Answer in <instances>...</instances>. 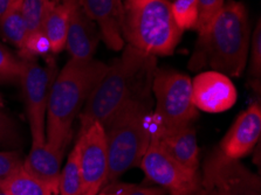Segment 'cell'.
<instances>
[{
    "mask_svg": "<svg viewBox=\"0 0 261 195\" xmlns=\"http://www.w3.org/2000/svg\"><path fill=\"white\" fill-rule=\"evenodd\" d=\"M251 27L246 6L227 2L199 34L189 60L191 71L211 69L231 77H239L246 67L250 50Z\"/></svg>",
    "mask_w": 261,
    "mask_h": 195,
    "instance_id": "1",
    "label": "cell"
},
{
    "mask_svg": "<svg viewBox=\"0 0 261 195\" xmlns=\"http://www.w3.org/2000/svg\"><path fill=\"white\" fill-rule=\"evenodd\" d=\"M156 65V57L126 45L121 57L108 66L105 76L82 107L79 115V134L95 122L106 125L130 98L142 90L151 88Z\"/></svg>",
    "mask_w": 261,
    "mask_h": 195,
    "instance_id": "2",
    "label": "cell"
},
{
    "mask_svg": "<svg viewBox=\"0 0 261 195\" xmlns=\"http://www.w3.org/2000/svg\"><path fill=\"white\" fill-rule=\"evenodd\" d=\"M108 70L97 60L69 59L59 71L50 88L46 116V143L65 152L75 118L79 117L89 95Z\"/></svg>",
    "mask_w": 261,
    "mask_h": 195,
    "instance_id": "3",
    "label": "cell"
},
{
    "mask_svg": "<svg viewBox=\"0 0 261 195\" xmlns=\"http://www.w3.org/2000/svg\"><path fill=\"white\" fill-rule=\"evenodd\" d=\"M150 107L151 88H146L130 98L103 125L109 160L106 185L140 166L155 132Z\"/></svg>",
    "mask_w": 261,
    "mask_h": 195,
    "instance_id": "4",
    "label": "cell"
},
{
    "mask_svg": "<svg viewBox=\"0 0 261 195\" xmlns=\"http://www.w3.org/2000/svg\"><path fill=\"white\" fill-rule=\"evenodd\" d=\"M122 33L134 48L168 57L177 48L183 31L176 25L169 0H125Z\"/></svg>",
    "mask_w": 261,
    "mask_h": 195,
    "instance_id": "5",
    "label": "cell"
},
{
    "mask_svg": "<svg viewBox=\"0 0 261 195\" xmlns=\"http://www.w3.org/2000/svg\"><path fill=\"white\" fill-rule=\"evenodd\" d=\"M151 90L156 98L152 114L155 130L189 125L199 117L192 101V79L169 69H156Z\"/></svg>",
    "mask_w": 261,
    "mask_h": 195,
    "instance_id": "6",
    "label": "cell"
},
{
    "mask_svg": "<svg viewBox=\"0 0 261 195\" xmlns=\"http://www.w3.org/2000/svg\"><path fill=\"white\" fill-rule=\"evenodd\" d=\"M21 59V58H20ZM59 73L53 60L41 66L37 59H21V85L29 118L32 146L46 144V116L50 88Z\"/></svg>",
    "mask_w": 261,
    "mask_h": 195,
    "instance_id": "7",
    "label": "cell"
},
{
    "mask_svg": "<svg viewBox=\"0 0 261 195\" xmlns=\"http://www.w3.org/2000/svg\"><path fill=\"white\" fill-rule=\"evenodd\" d=\"M145 180L167 190L170 195H200L201 177L198 171L179 164L162 149L156 137L151 142L140 162Z\"/></svg>",
    "mask_w": 261,
    "mask_h": 195,
    "instance_id": "8",
    "label": "cell"
},
{
    "mask_svg": "<svg viewBox=\"0 0 261 195\" xmlns=\"http://www.w3.org/2000/svg\"><path fill=\"white\" fill-rule=\"evenodd\" d=\"M200 195H252L261 190V180L239 160L225 157L217 149L206 158Z\"/></svg>",
    "mask_w": 261,
    "mask_h": 195,
    "instance_id": "9",
    "label": "cell"
},
{
    "mask_svg": "<svg viewBox=\"0 0 261 195\" xmlns=\"http://www.w3.org/2000/svg\"><path fill=\"white\" fill-rule=\"evenodd\" d=\"M82 195H95L103 188L109 170L108 147L102 124L93 123L85 132L79 134Z\"/></svg>",
    "mask_w": 261,
    "mask_h": 195,
    "instance_id": "10",
    "label": "cell"
},
{
    "mask_svg": "<svg viewBox=\"0 0 261 195\" xmlns=\"http://www.w3.org/2000/svg\"><path fill=\"white\" fill-rule=\"evenodd\" d=\"M238 93L226 75L215 70L203 71L192 79V101L198 110L218 114L236 104Z\"/></svg>",
    "mask_w": 261,
    "mask_h": 195,
    "instance_id": "11",
    "label": "cell"
},
{
    "mask_svg": "<svg viewBox=\"0 0 261 195\" xmlns=\"http://www.w3.org/2000/svg\"><path fill=\"white\" fill-rule=\"evenodd\" d=\"M261 133V107L254 102L241 113L230 131L221 141L218 150L225 157L239 159L248 156L254 149Z\"/></svg>",
    "mask_w": 261,
    "mask_h": 195,
    "instance_id": "12",
    "label": "cell"
},
{
    "mask_svg": "<svg viewBox=\"0 0 261 195\" xmlns=\"http://www.w3.org/2000/svg\"><path fill=\"white\" fill-rule=\"evenodd\" d=\"M85 13L96 23L101 39L109 49L120 51L125 45L122 0H79Z\"/></svg>",
    "mask_w": 261,
    "mask_h": 195,
    "instance_id": "13",
    "label": "cell"
},
{
    "mask_svg": "<svg viewBox=\"0 0 261 195\" xmlns=\"http://www.w3.org/2000/svg\"><path fill=\"white\" fill-rule=\"evenodd\" d=\"M101 40L100 30L85 13L79 0H70L69 25L66 48L70 59L92 60Z\"/></svg>",
    "mask_w": 261,
    "mask_h": 195,
    "instance_id": "14",
    "label": "cell"
},
{
    "mask_svg": "<svg viewBox=\"0 0 261 195\" xmlns=\"http://www.w3.org/2000/svg\"><path fill=\"white\" fill-rule=\"evenodd\" d=\"M165 152L190 170L199 169V147L191 124L157 129L152 134Z\"/></svg>",
    "mask_w": 261,
    "mask_h": 195,
    "instance_id": "15",
    "label": "cell"
},
{
    "mask_svg": "<svg viewBox=\"0 0 261 195\" xmlns=\"http://www.w3.org/2000/svg\"><path fill=\"white\" fill-rule=\"evenodd\" d=\"M65 152L43 144L32 146L31 152L23 160L22 167L27 173L37 178L59 195V180L61 162Z\"/></svg>",
    "mask_w": 261,
    "mask_h": 195,
    "instance_id": "16",
    "label": "cell"
},
{
    "mask_svg": "<svg viewBox=\"0 0 261 195\" xmlns=\"http://www.w3.org/2000/svg\"><path fill=\"white\" fill-rule=\"evenodd\" d=\"M70 0H62L54 4L47 14L42 26V33L46 35L50 45V51L59 54L66 48L67 32L69 25Z\"/></svg>",
    "mask_w": 261,
    "mask_h": 195,
    "instance_id": "17",
    "label": "cell"
},
{
    "mask_svg": "<svg viewBox=\"0 0 261 195\" xmlns=\"http://www.w3.org/2000/svg\"><path fill=\"white\" fill-rule=\"evenodd\" d=\"M22 0H15L0 17V32L4 39L20 49L29 34L21 11Z\"/></svg>",
    "mask_w": 261,
    "mask_h": 195,
    "instance_id": "18",
    "label": "cell"
},
{
    "mask_svg": "<svg viewBox=\"0 0 261 195\" xmlns=\"http://www.w3.org/2000/svg\"><path fill=\"white\" fill-rule=\"evenodd\" d=\"M59 195H82V176L80 166V145L70 151L67 164L60 173Z\"/></svg>",
    "mask_w": 261,
    "mask_h": 195,
    "instance_id": "19",
    "label": "cell"
},
{
    "mask_svg": "<svg viewBox=\"0 0 261 195\" xmlns=\"http://www.w3.org/2000/svg\"><path fill=\"white\" fill-rule=\"evenodd\" d=\"M3 186L10 195H58L48 186L27 173L23 167L7 179Z\"/></svg>",
    "mask_w": 261,
    "mask_h": 195,
    "instance_id": "20",
    "label": "cell"
},
{
    "mask_svg": "<svg viewBox=\"0 0 261 195\" xmlns=\"http://www.w3.org/2000/svg\"><path fill=\"white\" fill-rule=\"evenodd\" d=\"M53 5L52 0H22L21 11L29 34L42 32L43 22Z\"/></svg>",
    "mask_w": 261,
    "mask_h": 195,
    "instance_id": "21",
    "label": "cell"
},
{
    "mask_svg": "<svg viewBox=\"0 0 261 195\" xmlns=\"http://www.w3.org/2000/svg\"><path fill=\"white\" fill-rule=\"evenodd\" d=\"M172 17L180 31L195 30L198 21L197 0H175L171 4Z\"/></svg>",
    "mask_w": 261,
    "mask_h": 195,
    "instance_id": "22",
    "label": "cell"
},
{
    "mask_svg": "<svg viewBox=\"0 0 261 195\" xmlns=\"http://www.w3.org/2000/svg\"><path fill=\"white\" fill-rule=\"evenodd\" d=\"M20 71L21 59L0 42V83L19 81Z\"/></svg>",
    "mask_w": 261,
    "mask_h": 195,
    "instance_id": "23",
    "label": "cell"
},
{
    "mask_svg": "<svg viewBox=\"0 0 261 195\" xmlns=\"http://www.w3.org/2000/svg\"><path fill=\"white\" fill-rule=\"evenodd\" d=\"M250 58V77L253 89L259 91L261 78V22L256 23V27L252 34Z\"/></svg>",
    "mask_w": 261,
    "mask_h": 195,
    "instance_id": "24",
    "label": "cell"
},
{
    "mask_svg": "<svg viewBox=\"0 0 261 195\" xmlns=\"http://www.w3.org/2000/svg\"><path fill=\"white\" fill-rule=\"evenodd\" d=\"M50 51V45L46 35L42 32L27 34L23 45L19 49V58L21 59H37V57L48 54Z\"/></svg>",
    "mask_w": 261,
    "mask_h": 195,
    "instance_id": "25",
    "label": "cell"
},
{
    "mask_svg": "<svg viewBox=\"0 0 261 195\" xmlns=\"http://www.w3.org/2000/svg\"><path fill=\"white\" fill-rule=\"evenodd\" d=\"M224 4V0H197L198 21H197L195 30L198 32V34L207 30V27L211 25L212 20L219 13Z\"/></svg>",
    "mask_w": 261,
    "mask_h": 195,
    "instance_id": "26",
    "label": "cell"
},
{
    "mask_svg": "<svg viewBox=\"0 0 261 195\" xmlns=\"http://www.w3.org/2000/svg\"><path fill=\"white\" fill-rule=\"evenodd\" d=\"M22 164L20 153L17 151L0 152V184L3 185L19 169H21Z\"/></svg>",
    "mask_w": 261,
    "mask_h": 195,
    "instance_id": "27",
    "label": "cell"
},
{
    "mask_svg": "<svg viewBox=\"0 0 261 195\" xmlns=\"http://www.w3.org/2000/svg\"><path fill=\"white\" fill-rule=\"evenodd\" d=\"M115 184V182H114ZM116 195H165L167 190L162 187L138 186L132 184H115Z\"/></svg>",
    "mask_w": 261,
    "mask_h": 195,
    "instance_id": "28",
    "label": "cell"
},
{
    "mask_svg": "<svg viewBox=\"0 0 261 195\" xmlns=\"http://www.w3.org/2000/svg\"><path fill=\"white\" fill-rule=\"evenodd\" d=\"M12 131H13V124L11 119L0 110V139L11 137Z\"/></svg>",
    "mask_w": 261,
    "mask_h": 195,
    "instance_id": "29",
    "label": "cell"
},
{
    "mask_svg": "<svg viewBox=\"0 0 261 195\" xmlns=\"http://www.w3.org/2000/svg\"><path fill=\"white\" fill-rule=\"evenodd\" d=\"M95 195H116V190H115V184H109L106 188H102L100 192Z\"/></svg>",
    "mask_w": 261,
    "mask_h": 195,
    "instance_id": "30",
    "label": "cell"
},
{
    "mask_svg": "<svg viewBox=\"0 0 261 195\" xmlns=\"http://www.w3.org/2000/svg\"><path fill=\"white\" fill-rule=\"evenodd\" d=\"M15 2V0H0V17L5 13L7 9Z\"/></svg>",
    "mask_w": 261,
    "mask_h": 195,
    "instance_id": "31",
    "label": "cell"
},
{
    "mask_svg": "<svg viewBox=\"0 0 261 195\" xmlns=\"http://www.w3.org/2000/svg\"><path fill=\"white\" fill-rule=\"evenodd\" d=\"M0 195H10L9 193L6 192L5 187H4L2 184H0Z\"/></svg>",
    "mask_w": 261,
    "mask_h": 195,
    "instance_id": "32",
    "label": "cell"
},
{
    "mask_svg": "<svg viewBox=\"0 0 261 195\" xmlns=\"http://www.w3.org/2000/svg\"><path fill=\"white\" fill-rule=\"evenodd\" d=\"M2 106H4V99H3V97L0 96V107Z\"/></svg>",
    "mask_w": 261,
    "mask_h": 195,
    "instance_id": "33",
    "label": "cell"
},
{
    "mask_svg": "<svg viewBox=\"0 0 261 195\" xmlns=\"http://www.w3.org/2000/svg\"><path fill=\"white\" fill-rule=\"evenodd\" d=\"M52 2H53L54 4H59V3H61L62 0H52Z\"/></svg>",
    "mask_w": 261,
    "mask_h": 195,
    "instance_id": "34",
    "label": "cell"
},
{
    "mask_svg": "<svg viewBox=\"0 0 261 195\" xmlns=\"http://www.w3.org/2000/svg\"><path fill=\"white\" fill-rule=\"evenodd\" d=\"M252 195H261V190H259V192H255L254 194H252Z\"/></svg>",
    "mask_w": 261,
    "mask_h": 195,
    "instance_id": "35",
    "label": "cell"
}]
</instances>
